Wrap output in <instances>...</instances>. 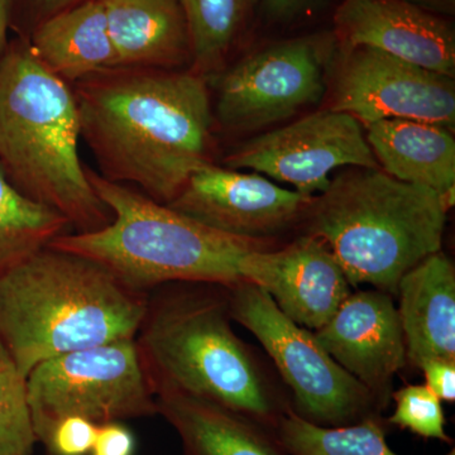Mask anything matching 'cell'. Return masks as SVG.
<instances>
[{
  "instance_id": "obj_1",
  "label": "cell",
  "mask_w": 455,
  "mask_h": 455,
  "mask_svg": "<svg viewBox=\"0 0 455 455\" xmlns=\"http://www.w3.org/2000/svg\"><path fill=\"white\" fill-rule=\"evenodd\" d=\"M209 83L190 68H104L74 84L80 133L104 179L170 204L212 164Z\"/></svg>"
},
{
  "instance_id": "obj_2",
  "label": "cell",
  "mask_w": 455,
  "mask_h": 455,
  "mask_svg": "<svg viewBox=\"0 0 455 455\" xmlns=\"http://www.w3.org/2000/svg\"><path fill=\"white\" fill-rule=\"evenodd\" d=\"M148 296L47 245L0 275V341L27 379L47 359L136 338Z\"/></svg>"
},
{
  "instance_id": "obj_3",
  "label": "cell",
  "mask_w": 455,
  "mask_h": 455,
  "mask_svg": "<svg viewBox=\"0 0 455 455\" xmlns=\"http://www.w3.org/2000/svg\"><path fill=\"white\" fill-rule=\"evenodd\" d=\"M73 86L47 70L28 41L0 59V167L22 196L61 214L73 233L103 229L112 212L90 185L79 155Z\"/></svg>"
},
{
  "instance_id": "obj_4",
  "label": "cell",
  "mask_w": 455,
  "mask_h": 455,
  "mask_svg": "<svg viewBox=\"0 0 455 455\" xmlns=\"http://www.w3.org/2000/svg\"><path fill=\"white\" fill-rule=\"evenodd\" d=\"M454 190L392 178L381 169L346 167L314 196L307 235L322 239L350 286L370 283L397 293L401 277L439 252Z\"/></svg>"
},
{
  "instance_id": "obj_5",
  "label": "cell",
  "mask_w": 455,
  "mask_h": 455,
  "mask_svg": "<svg viewBox=\"0 0 455 455\" xmlns=\"http://www.w3.org/2000/svg\"><path fill=\"white\" fill-rule=\"evenodd\" d=\"M86 176L112 212V221L97 232L65 233L49 245L94 260L132 289L148 292L167 283L235 286L243 283L239 263L245 254L268 248V241L212 229L88 167Z\"/></svg>"
},
{
  "instance_id": "obj_6",
  "label": "cell",
  "mask_w": 455,
  "mask_h": 455,
  "mask_svg": "<svg viewBox=\"0 0 455 455\" xmlns=\"http://www.w3.org/2000/svg\"><path fill=\"white\" fill-rule=\"evenodd\" d=\"M230 319L228 299L203 289L149 295L134 338L147 379L155 396L202 398L275 427L283 412Z\"/></svg>"
},
{
  "instance_id": "obj_7",
  "label": "cell",
  "mask_w": 455,
  "mask_h": 455,
  "mask_svg": "<svg viewBox=\"0 0 455 455\" xmlns=\"http://www.w3.org/2000/svg\"><path fill=\"white\" fill-rule=\"evenodd\" d=\"M27 397L37 442L68 416L103 425L158 414L134 338L42 362L27 376Z\"/></svg>"
},
{
  "instance_id": "obj_8",
  "label": "cell",
  "mask_w": 455,
  "mask_h": 455,
  "mask_svg": "<svg viewBox=\"0 0 455 455\" xmlns=\"http://www.w3.org/2000/svg\"><path fill=\"white\" fill-rule=\"evenodd\" d=\"M227 289L230 317L268 353L293 392L299 415L329 427L377 415L371 392L329 355L315 333L284 315L265 290L250 283Z\"/></svg>"
},
{
  "instance_id": "obj_9",
  "label": "cell",
  "mask_w": 455,
  "mask_h": 455,
  "mask_svg": "<svg viewBox=\"0 0 455 455\" xmlns=\"http://www.w3.org/2000/svg\"><path fill=\"white\" fill-rule=\"evenodd\" d=\"M333 31L269 42L227 66L215 84V122L229 132H253L292 118L324 98L337 55Z\"/></svg>"
},
{
  "instance_id": "obj_10",
  "label": "cell",
  "mask_w": 455,
  "mask_h": 455,
  "mask_svg": "<svg viewBox=\"0 0 455 455\" xmlns=\"http://www.w3.org/2000/svg\"><path fill=\"white\" fill-rule=\"evenodd\" d=\"M224 164L291 185L309 197L328 188L335 170L379 169L361 123L331 108L253 137L228 155Z\"/></svg>"
},
{
  "instance_id": "obj_11",
  "label": "cell",
  "mask_w": 455,
  "mask_h": 455,
  "mask_svg": "<svg viewBox=\"0 0 455 455\" xmlns=\"http://www.w3.org/2000/svg\"><path fill=\"white\" fill-rule=\"evenodd\" d=\"M333 68L331 109L349 114L364 127L409 119L454 131L453 77L364 46L338 49Z\"/></svg>"
},
{
  "instance_id": "obj_12",
  "label": "cell",
  "mask_w": 455,
  "mask_h": 455,
  "mask_svg": "<svg viewBox=\"0 0 455 455\" xmlns=\"http://www.w3.org/2000/svg\"><path fill=\"white\" fill-rule=\"evenodd\" d=\"M313 197L260 173L211 164L197 170L167 205L226 235L268 241L304 220Z\"/></svg>"
},
{
  "instance_id": "obj_13",
  "label": "cell",
  "mask_w": 455,
  "mask_h": 455,
  "mask_svg": "<svg viewBox=\"0 0 455 455\" xmlns=\"http://www.w3.org/2000/svg\"><path fill=\"white\" fill-rule=\"evenodd\" d=\"M239 272L243 283L265 290L293 323L313 331L322 328L352 293L328 245L310 235L280 250L248 252Z\"/></svg>"
},
{
  "instance_id": "obj_14",
  "label": "cell",
  "mask_w": 455,
  "mask_h": 455,
  "mask_svg": "<svg viewBox=\"0 0 455 455\" xmlns=\"http://www.w3.org/2000/svg\"><path fill=\"white\" fill-rule=\"evenodd\" d=\"M331 31L339 50L371 47L454 79V26L406 0H339Z\"/></svg>"
},
{
  "instance_id": "obj_15",
  "label": "cell",
  "mask_w": 455,
  "mask_h": 455,
  "mask_svg": "<svg viewBox=\"0 0 455 455\" xmlns=\"http://www.w3.org/2000/svg\"><path fill=\"white\" fill-rule=\"evenodd\" d=\"M315 335L379 406L385 405L392 379L406 362L405 337L391 296L379 290L350 293Z\"/></svg>"
},
{
  "instance_id": "obj_16",
  "label": "cell",
  "mask_w": 455,
  "mask_h": 455,
  "mask_svg": "<svg viewBox=\"0 0 455 455\" xmlns=\"http://www.w3.org/2000/svg\"><path fill=\"white\" fill-rule=\"evenodd\" d=\"M116 66L190 68V32L181 0H103Z\"/></svg>"
},
{
  "instance_id": "obj_17",
  "label": "cell",
  "mask_w": 455,
  "mask_h": 455,
  "mask_svg": "<svg viewBox=\"0 0 455 455\" xmlns=\"http://www.w3.org/2000/svg\"><path fill=\"white\" fill-rule=\"evenodd\" d=\"M406 358L415 366L427 358L455 361V269L436 252L407 271L397 286Z\"/></svg>"
},
{
  "instance_id": "obj_18",
  "label": "cell",
  "mask_w": 455,
  "mask_h": 455,
  "mask_svg": "<svg viewBox=\"0 0 455 455\" xmlns=\"http://www.w3.org/2000/svg\"><path fill=\"white\" fill-rule=\"evenodd\" d=\"M28 44L47 70L71 86L116 66L103 0H84L44 18Z\"/></svg>"
},
{
  "instance_id": "obj_19",
  "label": "cell",
  "mask_w": 455,
  "mask_h": 455,
  "mask_svg": "<svg viewBox=\"0 0 455 455\" xmlns=\"http://www.w3.org/2000/svg\"><path fill=\"white\" fill-rule=\"evenodd\" d=\"M366 140L379 169L409 184L440 194L454 190L455 140L431 123L385 119L366 125Z\"/></svg>"
},
{
  "instance_id": "obj_20",
  "label": "cell",
  "mask_w": 455,
  "mask_h": 455,
  "mask_svg": "<svg viewBox=\"0 0 455 455\" xmlns=\"http://www.w3.org/2000/svg\"><path fill=\"white\" fill-rule=\"evenodd\" d=\"M156 403L185 455H287L263 425L227 407L180 394L157 395Z\"/></svg>"
},
{
  "instance_id": "obj_21",
  "label": "cell",
  "mask_w": 455,
  "mask_h": 455,
  "mask_svg": "<svg viewBox=\"0 0 455 455\" xmlns=\"http://www.w3.org/2000/svg\"><path fill=\"white\" fill-rule=\"evenodd\" d=\"M260 0H181L190 32V70L208 82L228 66V60L259 20Z\"/></svg>"
},
{
  "instance_id": "obj_22",
  "label": "cell",
  "mask_w": 455,
  "mask_h": 455,
  "mask_svg": "<svg viewBox=\"0 0 455 455\" xmlns=\"http://www.w3.org/2000/svg\"><path fill=\"white\" fill-rule=\"evenodd\" d=\"M276 439L287 455H398L386 442L379 415L344 427H322L287 409L278 419ZM455 455V449L448 454Z\"/></svg>"
},
{
  "instance_id": "obj_23",
  "label": "cell",
  "mask_w": 455,
  "mask_h": 455,
  "mask_svg": "<svg viewBox=\"0 0 455 455\" xmlns=\"http://www.w3.org/2000/svg\"><path fill=\"white\" fill-rule=\"evenodd\" d=\"M70 230L61 214L22 196L0 167V275Z\"/></svg>"
},
{
  "instance_id": "obj_24",
  "label": "cell",
  "mask_w": 455,
  "mask_h": 455,
  "mask_svg": "<svg viewBox=\"0 0 455 455\" xmlns=\"http://www.w3.org/2000/svg\"><path fill=\"white\" fill-rule=\"evenodd\" d=\"M36 442L27 379L0 341V455H32Z\"/></svg>"
},
{
  "instance_id": "obj_25",
  "label": "cell",
  "mask_w": 455,
  "mask_h": 455,
  "mask_svg": "<svg viewBox=\"0 0 455 455\" xmlns=\"http://www.w3.org/2000/svg\"><path fill=\"white\" fill-rule=\"evenodd\" d=\"M394 414L387 423L425 439L451 443L445 431L442 400L427 385H410L395 392Z\"/></svg>"
},
{
  "instance_id": "obj_26",
  "label": "cell",
  "mask_w": 455,
  "mask_h": 455,
  "mask_svg": "<svg viewBox=\"0 0 455 455\" xmlns=\"http://www.w3.org/2000/svg\"><path fill=\"white\" fill-rule=\"evenodd\" d=\"M99 425L80 416L57 421L42 440L51 455H86L92 451Z\"/></svg>"
},
{
  "instance_id": "obj_27",
  "label": "cell",
  "mask_w": 455,
  "mask_h": 455,
  "mask_svg": "<svg viewBox=\"0 0 455 455\" xmlns=\"http://www.w3.org/2000/svg\"><path fill=\"white\" fill-rule=\"evenodd\" d=\"M334 2L335 0H260L259 18L266 26L290 28L317 16Z\"/></svg>"
},
{
  "instance_id": "obj_28",
  "label": "cell",
  "mask_w": 455,
  "mask_h": 455,
  "mask_svg": "<svg viewBox=\"0 0 455 455\" xmlns=\"http://www.w3.org/2000/svg\"><path fill=\"white\" fill-rule=\"evenodd\" d=\"M424 372L425 385L442 401L455 400V361L445 358H427L419 363Z\"/></svg>"
},
{
  "instance_id": "obj_29",
  "label": "cell",
  "mask_w": 455,
  "mask_h": 455,
  "mask_svg": "<svg viewBox=\"0 0 455 455\" xmlns=\"http://www.w3.org/2000/svg\"><path fill=\"white\" fill-rule=\"evenodd\" d=\"M136 440L119 421L99 425L92 455H133Z\"/></svg>"
},
{
  "instance_id": "obj_30",
  "label": "cell",
  "mask_w": 455,
  "mask_h": 455,
  "mask_svg": "<svg viewBox=\"0 0 455 455\" xmlns=\"http://www.w3.org/2000/svg\"><path fill=\"white\" fill-rule=\"evenodd\" d=\"M37 17V23L44 18L52 16L57 12L64 11L66 8L73 7L75 4L84 2V0H29Z\"/></svg>"
},
{
  "instance_id": "obj_31",
  "label": "cell",
  "mask_w": 455,
  "mask_h": 455,
  "mask_svg": "<svg viewBox=\"0 0 455 455\" xmlns=\"http://www.w3.org/2000/svg\"><path fill=\"white\" fill-rule=\"evenodd\" d=\"M406 2L438 16H454L455 13V0H406Z\"/></svg>"
},
{
  "instance_id": "obj_32",
  "label": "cell",
  "mask_w": 455,
  "mask_h": 455,
  "mask_svg": "<svg viewBox=\"0 0 455 455\" xmlns=\"http://www.w3.org/2000/svg\"><path fill=\"white\" fill-rule=\"evenodd\" d=\"M13 0H0V59L8 47V28L11 25Z\"/></svg>"
}]
</instances>
